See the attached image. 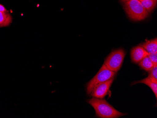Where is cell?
<instances>
[{
    "label": "cell",
    "instance_id": "6da1fadb",
    "mask_svg": "<svg viewBox=\"0 0 157 118\" xmlns=\"http://www.w3.org/2000/svg\"><path fill=\"white\" fill-rule=\"evenodd\" d=\"M96 112L98 117L102 118H118L127 115L114 108L105 99L93 97L87 101Z\"/></svg>",
    "mask_w": 157,
    "mask_h": 118
},
{
    "label": "cell",
    "instance_id": "7a4b0ae2",
    "mask_svg": "<svg viewBox=\"0 0 157 118\" xmlns=\"http://www.w3.org/2000/svg\"><path fill=\"white\" fill-rule=\"evenodd\" d=\"M124 8L128 17L134 21L144 20L149 15V12L145 10L139 0L126 2Z\"/></svg>",
    "mask_w": 157,
    "mask_h": 118
},
{
    "label": "cell",
    "instance_id": "3957f363",
    "mask_svg": "<svg viewBox=\"0 0 157 118\" xmlns=\"http://www.w3.org/2000/svg\"><path fill=\"white\" fill-rule=\"evenodd\" d=\"M117 73L113 72L107 68L105 65H103L97 74L94 76L87 85V93L90 95L92 90L98 84L104 82L111 79H114Z\"/></svg>",
    "mask_w": 157,
    "mask_h": 118
},
{
    "label": "cell",
    "instance_id": "277c9868",
    "mask_svg": "<svg viewBox=\"0 0 157 118\" xmlns=\"http://www.w3.org/2000/svg\"><path fill=\"white\" fill-rule=\"evenodd\" d=\"M125 55V51L122 48L113 51L105 60L104 65L109 70L117 73L122 66Z\"/></svg>",
    "mask_w": 157,
    "mask_h": 118
},
{
    "label": "cell",
    "instance_id": "5b68a950",
    "mask_svg": "<svg viewBox=\"0 0 157 118\" xmlns=\"http://www.w3.org/2000/svg\"><path fill=\"white\" fill-rule=\"evenodd\" d=\"M113 81L114 79H111L98 84L92 90L90 94L91 96L95 98H104L109 91Z\"/></svg>",
    "mask_w": 157,
    "mask_h": 118
},
{
    "label": "cell",
    "instance_id": "8992f818",
    "mask_svg": "<svg viewBox=\"0 0 157 118\" xmlns=\"http://www.w3.org/2000/svg\"><path fill=\"white\" fill-rule=\"evenodd\" d=\"M149 53L142 46H137L132 48L131 50V60L134 63H139Z\"/></svg>",
    "mask_w": 157,
    "mask_h": 118
},
{
    "label": "cell",
    "instance_id": "52a82bcc",
    "mask_svg": "<svg viewBox=\"0 0 157 118\" xmlns=\"http://www.w3.org/2000/svg\"><path fill=\"white\" fill-rule=\"evenodd\" d=\"M149 53H157V39L147 40L141 45Z\"/></svg>",
    "mask_w": 157,
    "mask_h": 118
},
{
    "label": "cell",
    "instance_id": "ba28073f",
    "mask_svg": "<svg viewBox=\"0 0 157 118\" xmlns=\"http://www.w3.org/2000/svg\"><path fill=\"white\" fill-rule=\"evenodd\" d=\"M12 22V16L8 11L0 12V27L9 26Z\"/></svg>",
    "mask_w": 157,
    "mask_h": 118
},
{
    "label": "cell",
    "instance_id": "9c48e42d",
    "mask_svg": "<svg viewBox=\"0 0 157 118\" xmlns=\"http://www.w3.org/2000/svg\"><path fill=\"white\" fill-rule=\"evenodd\" d=\"M137 83H143V84L147 85L152 89L153 93L155 94L156 97H157V83L154 82L149 77L144 78L143 80L137 81L134 82V84H137Z\"/></svg>",
    "mask_w": 157,
    "mask_h": 118
},
{
    "label": "cell",
    "instance_id": "30bf717a",
    "mask_svg": "<svg viewBox=\"0 0 157 118\" xmlns=\"http://www.w3.org/2000/svg\"><path fill=\"white\" fill-rule=\"evenodd\" d=\"M139 65L142 69L147 72H149L153 68V67L157 65L152 63V61L149 59L148 55L140 62Z\"/></svg>",
    "mask_w": 157,
    "mask_h": 118
},
{
    "label": "cell",
    "instance_id": "8fae6325",
    "mask_svg": "<svg viewBox=\"0 0 157 118\" xmlns=\"http://www.w3.org/2000/svg\"><path fill=\"white\" fill-rule=\"evenodd\" d=\"M142 6L148 12H151L154 9L157 5V0H141Z\"/></svg>",
    "mask_w": 157,
    "mask_h": 118
},
{
    "label": "cell",
    "instance_id": "7c38bea8",
    "mask_svg": "<svg viewBox=\"0 0 157 118\" xmlns=\"http://www.w3.org/2000/svg\"><path fill=\"white\" fill-rule=\"evenodd\" d=\"M157 66H154L151 71H149L148 77L154 82L157 83Z\"/></svg>",
    "mask_w": 157,
    "mask_h": 118
},
{
    "label": "cell",
    "instance_id": "4fadbf2b",
    "mask_svg": "<svg viewBox=\"0 0 157 118\" xmlns=\"http://www.w3.org/2000/svg\"><path fill=\"white\" fill-rule=\"evenodd\" d=\"M148 57L150 59L152 63H154L155 65H157V53H149Z\"/></svg>",
    "mask_w": 157,
    "mask_h": 118
},
{
    "label": "cell",
    "instance_id": "5bb4252c",
    "mask_svg": "<svg viewBox=\"0 0 157 118\" xmlns=\"http://www.w3.org/2000/svg\"><path fill=\"white\" fill-rule=\"evenodd\" d=\"M8 10L5 8V7L2 4H0V12H2V11H7Z\"/></svg>",
    "mask_w": 157,
    "mask_h": 118
},
{
    "label": "cell",
    "instance_id": "9a60e30c",
    "mask_svg": "<svg viewBox=\"0 0 157 118\" xmlns=\"http://www.w3.org/2000/svg\"><path fill=\"white\" fill-rule=\"evenodd\" d=\"M121 1L122 2H126L128 1L129 0H121Z\"/></svg>",
    "mask_w": 157,
    "mask_h": 118
},
{
    "label": "cell",
    "instance_id": "2e32d148",
    "mask_svg": "<svg viewBox=\"0 0 157 118\" xmlns=\"http://www.w3.org/2000/svg\"><path fill=\"white\" fill-rule=\"evenodd\" d=\"M139 1H141V0H139Z\"/></svg>",
    "mask_w": 157,
    "mask_h": 118
}]
</instances>
